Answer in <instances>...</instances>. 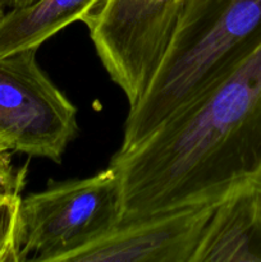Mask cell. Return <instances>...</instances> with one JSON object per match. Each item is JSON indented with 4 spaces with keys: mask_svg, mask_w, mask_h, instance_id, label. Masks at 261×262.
Returning <instances> with one entry per match:
<instances>
[{
    "mask_svg": "<svg viewBox=\"0 0 261 262\" xmlns=\"http://www.w3.org/2000/svg\"><path fill=\"white\" fill-rule=\"evenodd\" d=\"M10 151L0 143V186L5 188H22L26 181V166L15 170L10 161Z\"/></svg>",
    "mask_w": 261,
    "mask_h": 262,
    "instance_id": "10",
    "label": "cell"
},
{
    "mask_svg": "<svg viewBox=\"0 0 261 262\" xmlns=\"http://www.w3.org/2000/svg\"><path fill=\"white\" fill-rule=\"evenodd\" d=\"M109 165L124 219L219 204L261 181V41L211 90Z\"/></svg>",
    "mask_w": 261,
    "mask_h": 262,
    "instance_id": "1",
    "label": "cell"
},
{
    "mask_svg": "<svg viewBox=\"0 0 261 262\" xmlns=\"http://www.w3.org/2000/svg\"><path fill=\"white\" fill-rule=\"evenodd\" d=\"M104 0H37L0 18V56L38 49L74 22L86 23Z\"/></svg>",
    "mask_w": 261,
    "mask_h": 262,
    "instance_id": "8",
    "label": "cell"
},
{
    "mask_svg": "<svg viewBox=\"0 0 261 262\" xmlns=\"http://www.w3.org/2000/svg\"><path fill=\"white\" fill-rule=\"evenodd\" d=\"M215 206L194 205L123 220L67 262H192Z\"/></svg>",
    "mask_w": 261,
    "mask_h": 262,
    "instance_id": "6",
    "label": "cell"
},
{
    "mask_svg": "<svg viewBox=\"0 0 261 262\" xmlns=\"http://www.w3.org/2000/svg\"><path fill=\"white\" fill-rule=\"evenodd\" d=\"M37 50L0 56V143L60 163L78 132L77 107L41 69Z\"/></svg>",
    "mask_w": 261,
    "mask_h": 262,
    "instance_id": "4",
    "label": "cell"
},
{
    "mask_svg": "<svg viewBox=\"0 0 261 262\" xmlns=\"http://www.w3.org/2000/svg\"><path fill=\"white\" fill-rule=\"evenodd\" d=\"M124 219L122 181L112 165L91 177L54 183L20 202V262H67Z\"/></svg>",
    "mask_w": 261,
    "mask_h": 262,
    "instance_id": "3",
    "label": "cell"
},
{
    "mask_svg": "<svg viewBox=\"0 0 261 262\" xmlns=\"http://www.w3.org/2000/svg\"><path fill=\"white\" fill-rule=\"evenodd\" d=\"M192 262H261V181L216 204Z\"/></svg>",
    "mask_w": 261,
    "mask_h": 262,
    "instance_id": "7",
    "label": "cell"
},
{
    "mask_svg": "<svg viewBox=\"0 0 261 262\" xmlns=\"http://www.w3.org/2000/svg\"><path fill=\"white\" fill-rule=\"evenodd\" d=\"M2 2L3 8H7L8 10L10 9H18V8H25L28 7V5L33 4L37 0H0Z\"/></svg>",
    "mask_w": 261,
    "mask_h": 262,
    "instance_id": "11",
    "label": "cell"
},
{
    "mask_svg": "<svg viewBox=\"0 0 261 262\" xmlns=\"http://www.w3.org/2000/svg\"><path fill=\"white\" fill-rule=\"evenodd\" d=\"M183 0H104L84 25L97 56L130 107L169 48Z\"/></svg>",
    "mask_w": 261,
    "mask_h": 262,
    "instance_id": "5",
    "label": "cell"
},
{
    "mask_svg": "<svg viewBox=\"0 0 261 262\" xmlns=\"http://www.w3.org/2000/svg\"><path fill=\"white\" fill-rule=\"evenodd\" d=\"M20 192L22 188L0 189V262H20Z\"/></svg>",
    "mask_w": 261,
    "mask_h": 262,
    "instance_id": "9",
    "label": "cell"
},
{
    "mask_svg": "<svg viewBox=\"0 0 261 262\" xmlns=\"http://www.w3.org/2000/svg\"><path fill=\"white\" fill-rule=\"evenodd\" d=\"M4 8H3V5H2V2H0V18L3 17V15H4Z\"/></svg>",
    "mask_w": 261,
    "mask_h": 262,
    "instance_id": "12",
    "label": "cell"
},
{
    "mask_svg": "<svg viewBox=\"0 0 261 262\" xmlns=\"http://www.w3.org/2000/svg\"><path fill=\"white\" fill-rule=\"evenodd\" d=\"M261 41V0H183L163 61L130 107L119 150L135 147L191 106Z\"/></svg>",
    "mask_w": 261,
    "mask_h": 262,
    "instance_id": "2",
    "label": "cell"
}]
</instances>
